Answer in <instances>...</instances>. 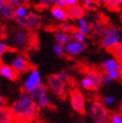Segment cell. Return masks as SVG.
I'll return each mask as SVG.
<instances>
[{
    "mask_svg": "<svg viewBox=\"0 0 122 123\" xmlns=\"http://www.w3.org/2000/svg\"><path fill=\"white\" fill-rule=\"evenodd\" d=\"M11 110L15 120L27 122L34 119L38 113V106L30 93L22 92L12 103Z\"/></svg>",
    "mask_w": 122,
    "mask_h": 123,
    "instance_id": "obj_1",
    "label": "cell"
},
{
    "mask_svg": "<svg viewBox=\"0 0 122 123\" xmlns=\"http://www.w3.org/2000/svg\"><path fill=\"white\" fill-rule=\"evenodd\" d=\"M86 114L93 123H108L110 120L104 104L98 100L90 102L86 107Z\"/></svg>",
    "mask_w": 122,
    "mask_h": 123,
    "instance_id": "obj_2",
    "label": "cell"
},
{
    "mask_svg": "<svg viewBox=\"0 0 122 123\" xmlns=\"http://www.w3.org/2000/svg\"><path fill=\"white\" fill-rule=\"evenodd\" d=\"M120 32L116 26L107 28L106 34L101 38V45L106 50H113L120 44Z\"/></svg>",
    "mask_w": 122,
    "mask_h": 123,
    "instance_id": "obj_3",
    "label": "cell"
},
{
    "mask_svg": "<svg viewBox=\"0 0 122 123\" xmlns=\"http://www.w3.org/2000/svg\"><path fill=\"white\" fill-rule=\"evenodd\" d=\"M42 85V78L40 72L38 69H31L26 75L24 80L23 83L24 92L30 93L33 90Z\"/></svg>",
    "mask_w": 122,
    "mask_h": 123,
    "instance_id": "obj_4",
    "label": "cell"
},
{
    "mask_svg": "<svg viewBox=\"0 0 122 123\" xmlns=\"http://www.w3.org/2000/svg\"><path fill=\"white\" fill-rule=\"evenodd\" d=\"M70 104L72 108L79 114H84L86 113V106H85V99L81 91L78 89H73L70 92Z\"/></svg>",
    "mask_w": 122,
    "mask_h": 123,
    "instance_id": "obj_5",
    "label": "cell"
},
{
    "mask_svg": "<svg viewBox=\"0 0 122 123\" xmlns=\"http://www.w3.org/2000/svg\"><path fill=\"white\" fill-rule=\"evenodd\" d=\"M17 24L24 29L37 28L41 25V18L38 15L30 12L28 16L25 18H15Z\"/></svg>",
    "mask_w": 122,
    "mask_h": 123,
    "instance_id": "obj_6",
    "label": "cell"
},
{
    "mask_svg": "<svg viewBox=\"0 0 122 123\" xmlns=\"http://www.w3.org/2000/svg\"><path fill=\"white\" fill-rule=\"evenodd\" d=\"M47 85L50 89L58 96H61L64 94L66 89V82L58 77L56 74L50 75L47 78Z\"/></svg>",
    "mask_w": 122,
    "mask_h": 123,
    "instance_id": "obj_7",
    "label": "cell"
},
{
    "mask_svg": "<svg viewBox=\"0 0 122 123\" xmlns=\"http://www.w3.org/2000/svg\"><path fill=\"white\" fill-rule=\"evenodd\" d=\"M85 48V44L77 42L73 39L69 44L65 45V52L71 56H77L82 53Z\"/></svg>",
    "mask_w": 122,
    "mask_h": 123,
    "instance_id": "obj_8",
    "label": "cell"
},
{
    "mask_svg": "<svg viewBox=\"0 0 122 123\" xmlns=\"http://www.w3.org/2000/svg\"><path fill=\"white\" fill-rule=\"evenodd\" d=\"M12 66L17 73H24L30 67L27 59L23 55L15 57L12 62Z\"/></svg>",
    "mask_w": 122,
    "mask_h": 123,
    "instance_id": "obj_9",
    "label": "cell"
},
{
    "mask_svg": "<svg viewBox=\"0 0 122 123\" xmlns=\"http://www.w3.org/2000/svg\"><path fill=\"white\" fill-rule=\"evenodd\" d=\"M85 76H86L87 78L89 79V80L91 81L92 90H98V89L102 87V86L104 84L103 76L99 73L95 71H91L88 72Z\"/></svg>",
    "mask_w": 122,
    "mask_h": 123,
    "instance_id": "obj_10",
    "label": "cell"
},
{
    "mask_svg": "<svg viewBox=\"0 0 122 123\" xmlns=\"http://www.w3.org/2000/svg\"><path fill=\"white\" fill-rule=\"evenodd\" d=\"M122 65L115 58H109L106 59L102 64V69L106 74L112 71H120Z\"/></svg>",
    "mask_w": 122,
    "mask_h": 123,
    "instance_id": "obj_11",
    "label": "cell"
},
{
    "mask_svg": "<svg viewBox=\"0 0 122 123\" xmlns=\"http://www.w3.org/2000/svg\"><path fill=\"white\" fill-rule=\"evenodd\" d=\"M13 42L18 47H25L29 43L28 33L25 31H18L13 36Z\"/></svg>",
    "mask_w": 122,
    "mask_h": 123,
    "instance_id": "obj_12",
    "label": "cell"
},
{
    "mask_svg": "<svg viewBox=\"0 0 122 123\" xmlns=\"http://www.w3.org/2000/svg\"><path fill=\"white\" fill-rule=\"evenodd\" d=\"M66 14H67V18L79 19L84 17V8L79 5H74L73 7H69L66 9Z\"/></svg>",
    "mask_w": 122,
    "mask_h": 123,
    "instance_id": "obj_13",
    "label": "cell"
},
{
    "mask_svg": "<svg viewBox=\"0 0 122 123\" xmlns=\"http://www.w3.org/2000/svg\"><path fill=\"white\" fill-rule=\"evenodd\" d=\"M0 74L2 77L5 78L8 80H14L17 78V72L13 67L9 65L4 64L0 66Z\"/></svg>",
    "mask_w": 122,
    "mask_h": 123,
    "instance_id": "obj_14",
    "label": "cell"
},
{
    "mask_svg": "<svg viewBox=\"0 0 122 123\" xmlns=\"http://www.w3.org/2000/svg\"><path fill=\"white\" fill-rule=\"evenodd\" d=\"M0 14L4 18L7 19V20L16 18V11L8 3L0 6Z\"/></svg>",
    "mask_w": 122,
    "mask_h": 123,
    "instance_id": "obj_15",
    "label": "cell"
},
{
    "mask_svg": "<svg viewBox=\"0 0 122 123\" xmlns=\"http://www.w3.org/2000/svg\"><path fill=\"white\" fill-rule=\"evenodd\" d=\"M51 14H52L53 18H55L57 21L59 22H65L67 19L66 10H65V8L59 7L57 5H53L52 7Z\"/></svg>",
    "mask_w": 122,
    "mask_h": 123,
    "instance_id": "obj_16",
    "label": "cell"
},
{
    "mask_svg": "<svg viewBox=\"0 0 122 123\" xmlns=\"http://www.w3.org/2000/svg\"><path fill=\"white\" fill-rule=\"evenodd\" d=\"M14 116L10 107H1L0 108V123H13Z\"/></svg>",
    "mask_w": 122,
    "mask_h": 123,
    "instance_id": "obj_17",
    "label": "cell"
},
{
    "mask_svg": "<svg viewBox=\"0 0 122 123\" xmlns=\"http://www.w3.org/2000/svg\"><path fill=\"white\" fill-rule=\"evenodd\" d=\"M54 39L56 43L60 44V45H66L67 44L73 40V36L72 34L68 32H65V31H57L54 34Z\"/></svg>",
    "mask_w": 122,
    "mask_h": 123,
    "instance_id": "obj_18",
    "label": "cell"
},
{
    "mask_svg": "<svg viewBox=\"0 0 122 123\" xmlns=\"http://www.w3.org/2000/svg\"><path fill=\"white\" fill-rule=\"evenodd\" d=\"M30 95L35 101H38V99H40L41 98L45 97L47 95V86L42 84L38 87L36 88L35 90H33L32 92H30Z\"/></svg>",
    "mask_w": 122,
    "mask_h": 123,
    "instance_id": "obj_19",
    "label": "cell"
},
{
    "mask_svg": "<svg viewBox=\"0 0 122 123\" xmlns=\"http://www.w3.org/2000/svg\"><path fill=\"white\" fill-rule=\"evenodd\" d=\"M92 31H93L94 34H96L97 36H100L101 38L106 34L107 28L106 27L105 25H103L102 23H99L96 22L92 25Z\"/></svg>",
    "mask_w": 122,
    "mask_h": 123,
    "instance_id": "obj_20",
    "label": "cell"
},
{
    "mask_svg": "<svg viewBox=\"0 0 122 123\" xmlns=\"http://www.w3.org/2000/svg\"><path fill=\"white\" fill-rule=\"evenodd\" d=\"M37 103V106H38V108L39 109H44V108H46L50 106L51 104V99L48 95L45 96V97L41 98L40 99H38V101H36Z\"/></svg>",
    "mask_w": 122,
    "mask_h": 123,
    "instance_id": "obj_21",
    "label": "cell"
},
{
    "mask_svg": "<svg viewBox=\"0 0 122 123\" xmlns=\"http://www.w3.org/2000/svg\"><path fill=\"white\" fill-rule=\"evenodd\" d=\"M15 11H16V18H25L30 13L28 8L24 5L18 7L17 9H15Z\"/></svg>",
    "mask_w": 122,
    "mask_h": 123,
    "instance_id": "obj_22",
    "label": "cell"
},
{
    "mask_svg": "<svg viewBox=\"0 0 122 123\" xmlns=\"http://www.w3.org/2000/svg\"><path fill=\"white\" fill-rule=\"evenodd\" d=\"M112 52H113V54L114 55L115 59L122 65V43L119 44L116 47L113 48Z\"/></svg>",
    "mask_w": 122,
    "mask_h": 123,
    "instance_id": "obj_23",
    "label": "cell"
},
{
    "mask_svg": "<svg viewBox=\"0 0 122 123\" xmlns=\"http://www.w3.org/2000/svg\"><path fill=\"white\" fill-rule=\"evenodd\" d=\"M73 40L77 41V42L82 43V44H85V35H84L83 33L80 32L79 30L78 31H74L72 33Z\"/></svg>",
    "mask_w": 122,
    "mask_h": 123,
    "instance_id": "obj_24",
    "label": "cell"
},
{
    "mask_svg": "<svg viewBox=\"0 0 122 123\" xmlns=\"http://www.w3.org/2000/svg\"><path fill=\"white\" fill-rule=\"evenodd\" d=\"M52 51L57 56H59V57H61V56H63L64 53H65V45H60V44H54L53 46H52Z\"/></svg>",
    "mask_w": 122,
    "mask_h": 123,
    "instance_id": "obj_25",
    "label": "cell"
},
{
    "mask_svg": "<svg viewBox=\"0 0 122 123\" xmlns=\"http://www.w3.org/2000/svg\"><path fill=\"white\" fill-rule=\"evenodd\" d=\"M105 5L111 11H116L120 5V0H106Z\"/></svg>",
    "mask_w": 122,
    "mask_h": 123,
    "instance_id": "obj_26",
    "label": "cell"
},
{
    "mask_svg": "<svg viewBox=\"0 0 122 123\" xmlns=\"http://www.w3.org/2000/svg\"><path fill=\"white\" fill-rule=\"evenodd\" d=\"M83 8L88 10V11H92L95 6V0H81Z\"/></svg>",
    "mask_w": 122,
    "mask_h": 123,
    "instance_id": "obj_27",
    "label": "cell"
},
{
    "mask_svg": "<svg viewBox=\"0 0 122 123\" xmlns=\"http://www.w3.org/2000/svg\"><path fill=\"white\" fill-rule=\"evenodd\" d=\"M59 0H38V4L42 7H49L51 5H55Z\"/></svg>",
    "mask_w": 122,
    "mask_h": 123,
    "instance_id": "obj_28",
    "label": "cell"
},
{
    "mask_svg": "<svg viewBox=\"0 0 122 123\" xmlns=\"http://www.w3.org/2000/svg\"><path fill=\"white\" fill-rule=\"evenodd\" d=\"M116 103V98L113 95H107L104 98V104L106 106H113Z\"/></svg>",
    "mask_w": 122,
    "mask_h": 123,
    "instance_id": "obj_29",
    "label": "cell"
},
{
    "mask_svg": "<svg viewBox=\"0 0 122 123\" xmlns=\"http://www.w3.org/2000/svg\"><path fill=\"white\" fill-rule=\"evenodd\" d=\"M7 3L12 6V7H13L14 9H17V8L19 7V6L24 5V0H8Z\"/></svg>",
    "mask_w": 122,
    "mask_h": 123,
    "instance_id": "obj_30",
    "label": "cell"
},
{
    "mask_svg": "<svg viewBox=\"0 0 122 123\" xmlns=\"http://www.w3.org/2000/svg\"><path fill=\"white\" fill-rule=\"evenodd\" d=\"M56 75L59 77L60 80H62L63 81L66 82V81L68 80L69 77H70V74L67 71H60L59 72L58 74H56Z\"/></svg>",
    "mask_w": 122,
    "mask_h": 123,
    "instance_id": "obj_31",
    "label": "cell"
},
{
    "mask_svg": "<svg viewBox=\"0 0 122 123\" xmlns=\"http://www.w3.org/2000/svg\"><path fill=\"white\" fill-rule=\"evenodd\" d=\"M111 123H122V114H113L110 118Z\"/></svg>",
    "mask_w": 122,
    "mask_h": 123,
    "instance_id": "obj_32",
    "label": "cell"
},
{
    "mask_svg": "<svg viewBox=\"0 0 122 123\" xmlns=\"http://www.w3.org/2000/svg\"><path fill=\"white\" fill-rule=\"evenodd\" d=\"M106 74H108V75L110 76V78L112 79L113 80H119V79L120 78V76H121L120 71H112Z\"/></svg>",
    "mask_w": 122,
    "mask_h": 123,
    "instance_id": "obj_33",
    "label": "cell"
},
{
    "mask_svg": "<svg viewBox=\"0 0 122 123\" xmlns=\"http://www.w3.org/2000/svg\"><path fill=\"white\" fill-rule=\"evenodd\" d=\"M79 31L81 33H83L84 35L86 36V35H88L90 33V31H92V25H87L83 26V27H79Z\"/></svg>",
    "mask_w": 122,
    "mask_h": 123,
    "instance_id": "obj_34",
    "label": "cell"
},
{
    "mask_svg": "<svg viewBox=\"0 0 122 123\" xmlns=\"http://www.w3.org/2000/svg\"><path fill=\"white\" fill-rule=\"evenodd\" d=\"M65 5H66V7H73L74 5H77L78 3H79V0H63Z\"/></svg>",
    "mask_w": 122,
    "mask_h": 123,
    "instance_id": "obj_35",
    "label": "cell"
},
{
    "mask_svg": "<svg viewBox=\"0 0 122 123\" xmlns=\"http://www.w3.org/2000/svg\"><path fill=\"white\" fill-rule=\"evenodd\" d=\"M7 50H8L7 45L4 42H0V55L3 56L5 52H7Z\"/></svg>",
    "mask_w": 122,
    "mask_h": 123,
    "instance_id": "obj_36",
    "label": "cell"
},
{
    "mask_svg": "<svg viewBox=\"0 0 122 123\" xmlns=\"http://www.w3.org/2000/svg\"><path fill=\"white\" fill-rule=\"evenodd\" d=\"M78 25H79V27H83V26H85V25H89V24H88L87 19L83 17V18H81L78 19Z\"/></svg>",
    "mask_w": 122,
    "mask_h": 123,
    "instance_id": "obj_37",
    "label": "cell"
},
{
    "mask_svg": "<svg viewBox=\"0 0 122 123\" xmlns=\"http://www.w3.org/2000/svg\"><path fill=\"white\" fill-rule=\"evenodd\" d=\"M62 30H63V31H65V32L69 33L71 31H72V25H71L70 24L66 23V24H64L63 26H62Z\"/></svg>",
    "mask_w": 122,
    "mask_h": 123,
    "instance_id": "obj_38",
    "label": "cell"
},
{
    "mask_svg": "<svg viewBox=\"0 0 122 123\" xmlns=\"http://www.w3.org/2000/svg\"><path fill=\"white\" fill-rule=\"evenodd\" d=\"M103 80L105 84H111V83L113 82V80L110 78V76L108 75V74H106V75L103 76Z\"/></svg>",
    "mask_w": 122,
    "mask_h": 123,
    "instance_id": "obj_39",
    "label": "cell"
},
{
    "mask_svg": "<svg viewBox=\"0 0 122 123\" xmlns=\"http://www.w3.org/2000/svg\"><path fill=\"white\" fill-rule=\"evenodd\" d=\"M57 5V6H59V7H61V8L66 7V5H65V3H64L63 0H59V1L56 3V5Z\"/></svg>",
    "mask_w": 122,
    "mask_h": 123,
    "instance_id": "obj_40",
    "label": "cell"
},
{
    "mask_svg": "<svg viewBox=\"0 0 122 123\" xmlns=\"http://www.w3.org/2000/svg\"><path fill=\"white\" fill-rule=\"evenodd\" d=\"M7 1L8 0H0V6H1V5H4L5 4H6Z\"/></svg>",
    "mask_w": 122,
    "mask_h": 123,
    "instance_id": "obj_41",
    "label": "cell"
},
{
    "mask_svg": "<svg viewBox=\"0 0 122 123\" xmlns=\"http://www.w3.org/2000/svg\"><path fill=\"white\" fill-rule=\"evenodd\" d=\"M98 2L100 3V4H104V5H105V3H106V0H98Z\"/></svg>",
    "mask_w": 122,
    "mask_h": 123,
    "instance_id": "obj_42",
    "label": "cell"
},
{
    "mask_svg": "<svg viewBox=\"0 0 122 123\" xmlns=\"http://www.w3.org/2000/svg\"><path fill=\"white\" fill-rule=\"evenodd\" d=\"M120 5L122 6V0H120Z\"/></svg>",
    "mask_w": 122,
    "mask_h": 123,
    "instance_id": "obj_43",
    "label": "cell"
},
{
    "mask_svg": "<svg viewBox=\"0 0 122 123\" xmlns=\"http://www.w3.org/2000/svg\"><path fill=\"white\" fill-rule=\"evenodd\" d=\"M120 112H121V114H122V105L120 106Z\"/></svg>",
    "mask_w": 122,
    "mask_h": 123,
    "instance_id": "obj_44",
    "label": "cell"
},
{
    "mask_svg": "<svg viewBox=\"0 0 122 123\" xmlns=\"http://www.w3.org/2000/svg\"><path fill=\"white\" fill-rule=\"evenodd\" d=\"M29 1H30V0H24V2H29Z\"/></svg>",
    "mask_w": 122,
    "mask_h": 123,
    "instance_id": "obj_45",
    "label": "cell"
},
{
    "mask_svg": "<svg viewBox=\"0 0 122 123\" xmlns=\"http://www.w3.org/2000/svg\"><path fill=\"white\" fill-rule=\"evenodd\" d=\"M81 123H86V122H85V121H82V122H81Z\"/></svg>",
    "mask_w": 122,
    "mask_h": 123,
    "instance_id": "obj_46",
    "label": "cell"
},
{
    "mask_svg": "<svg viewBox=\"0 0 122 123\" xmlns=\"http://www.w3.org/2000/svg\"><path fill=\"white\" fill-rule=\"evenodd\" d=\"M120 9H121V10H122V6H120Z\"/></svg>",
    "mask_w": 122,
    "mask_h": 123,
    "instance_id": "obj_47",
    "label": "cell"
}]
</instances>
